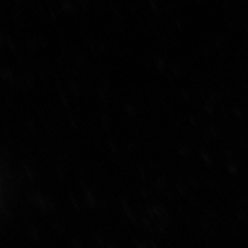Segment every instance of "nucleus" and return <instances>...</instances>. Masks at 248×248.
<instances>
[]
</instances>
